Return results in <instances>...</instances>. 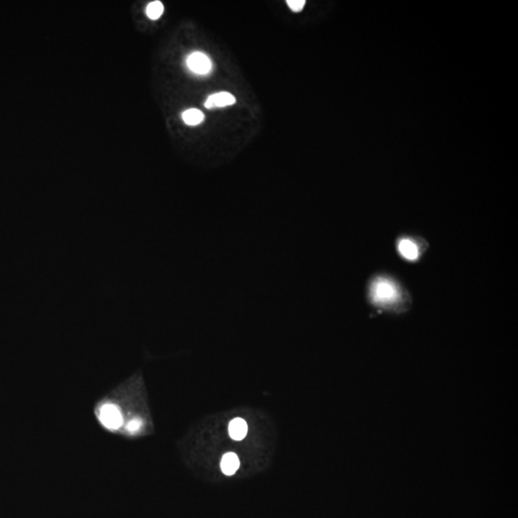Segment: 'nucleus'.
<instances>
[{"label":"nucleus","instance_id":"1","mask_svg":"<svg viewBox=\"0 0 518 518\" xmlns=\"http://www.w3.org/2000/svg\"><path fill=\"white\" fill-rule=\"evenodd\" d=\"M95 416L104 429L120 434L123 427V418L117 404L108 394L97 403Z\"/></svg>","mask_w":518,"mask_h":518},{"label":"nucleus","instance_id":"2","mask_svg":"<svg viewBox=\"0 0 518 518\" xmlns=\"http://www.w3.org/2000/svg\"><path fill=\"white\" fill-rule=\"evenodd\" d=\"M186 64L190 71L198 75H207L212 69L210 59L203 52L191 53L187 58Z\"/></svg>","mask_w":518,"mask_h":518},{"label":"nucleus","instance_id":"3","mask_svg":"<svg viewBox=\"0 0 518 518\" xmlns=\"http://www.w3.org/2000/svg\"><path fill=\"white\" fill-rule=\"evenodd\" d=\"M236 102L235 97L226 91L218 92L215 94H212L209 96L208 100L206 101L205 106L208 109H213V108H223L227 106H231Z\"/></svg>","mask_w":518,"mask_h":518},{"label":"nucleus","instance_id":"4","mask_svg":"<svg viewBox=\"0 0 518 518\" xmlns=\"http://www.w3.org/2000/svg\"><path fill=\"white\" fill-rule=\"evenodd\" d=\"M240 466L238 456L233 452H227L223 456L221 461V469L225 475L231 476L236 472Z\"/></svg>","mask_w":518,"mask_h":518},{"label":"nucleus","instance_id":"5","mask_svg":"<svg viewBox=\"0 0 518 518\" xmlns=\"http://www.w3.org/2000/svg\"><path fill=\"white\" fill-rule=\"evenodd\" d=\"M228 433L231 439L242 441L248 433V425L243 418H234L228 425Z\"/></svg>","mask_w":518,"mask_h":518},{"label":"nucleus","instance_id":"6","mask_svg":"<svg viewBox=\"0 0 518 518\" xmlns=\"http://www.w3.org/2000/svg\"><path fill=\"white\" fill-rule=\"evenodd\" d=\"M374 296L375 299L379 301H389L394 297L393 287L389 282H377L374 287Z\"/></svg>","mask_w":518,"mask_h":518},{"label":"nucleus","instance_id":"7","mask_svg":"<svg viewBox=\"0 0 518 518\" xmlns=\"http://www.w3.org/2000/svg\"><path fill=\"white\" fill-rule=\"evenodd\" d=\"M182 116L184 123L189 126L199 125L205 119L204 113L197 109H187L183 111Z\"/></svg>","mask_w":518,"mask_h":518},{"label":"nucleus","instance_id":"8","mask_svg":"<svg viewBox=\"0 0 518 518\" xmlns=\"http://www.w3.org/2000/svg\"><path fill=\"white\" fill-rule=\"evenodd\" d=\"M399 249H400V253L401 255L404 256L405 258L410 259V260L417 259V257H418L417 246L415 245L413 242H411L410 240L406 239V240L400 241Z\"/></svg>","mask_w":518,"mask_h":518},{"label":"nucleus","instance_id":"9","mask_svg":"<svg viewBox=\"0 0 518 518\" xmlns=\"http://www.w3.org/2000/svg\"><path fill=\"white\" fill-rule=\"evenodd\" d=\"M164 13V5L161 1H154L151 2L146 9V14L149 18L155 20L161 18V16Z\"/></svg>","mask_w":518,"mask_h":518},{"label":"nucleus","instance_id":"10","mask_svg":"<svg viewBox=\"0 0 518 518\" xmlns=\"http://www.w3.org/2000/svg\"><path fill=\"white\" fill-rule=\"evenodd\" d=\"M287 4L293 12L297 13V12H300L301 10L303 9V7L305 5V1L304 0H288Z\"/></svg>","mask_w":518,"mask_h":518}]
</instances>
